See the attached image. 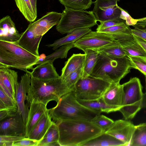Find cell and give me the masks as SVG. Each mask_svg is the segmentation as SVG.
I'll return each mask as SVG.
<instances>
[{
    "instance_id": "30",
    "label": "cell",
    "mask_w": 146,
    "mask_h": 146,
    "mask_svg": "<svg viewBox=\"0 0 146 146\" xmlns=\"http://www.w3.org/2000/svg\"><path fill=\"white\" fill-rule=\"evenodd\" d=\"M16 5L25 19L31 23L34 21L37 14L34 12L30 0H15Z\"/></svg>"
},
{
    "instance_id": "18",
    "label": "cell",
    "mask_w": 146,
    "mask_h": 146,
    "mask_svg": "<svg viewBox=\"0 0 146 146\" xmlns=\"http://www.w3.org/2000/svg\"><path fill=\"white\" fill-rule=\"evenodd\" d=\"M53 62L47 61L38 64L30 72L31 76L43 81L49 80L59 78L60 76L54 66Z\"/></svg>"
},
{
    "instance_id": "42",
    "label": "cell",
    "mask_w": 146,
    "mask_h": 146,
    "mask_svg": "<svg viewBox=\"0 0 146 146\" xmlns=\"http://www.w3.org/2000/svg\"><path fill=\"white\" fill-rule=\"evenodd\" d=\"M121 11L120 18L125 21V23L128 26L135 25L137 21V19H134L132 18L128 12L119 7Z\"/></svg>"
},
{
    "instance_id": "19",
    "label": "cell",
    "mask_w": 146,
    "mask_h": 146,
    "mask_svg": "<svg viewBox=\"0 0 146 146\" xmlns=\"http://www.w3.org/2000/svg\"><path fill=\"white\" fill-rule=\"evenodd\" d=\"M123 95V84H120L119 82H112L102 97L106 104L120 109L121 107Z\"/></svg>"
},
{
    "instance_id": "14",
    "label": "cell",
    "mask_w": 146,
    "mask_h": 146,
    "mask_svg": "<svg viewBox=\"0 0 146 146\" xmlns=\"http://www.w3.org/2000/svg\"><path fill=\"white\" fill-rule=\"evenodd\" d=\"M62 13L55 11L47 13L41 18L28 26L35 35L43 36L51 28L57 25L61 17Z\"/></svg>"
},
{
    "instance_id": "33",
    "label": "cell",
    "mask_w": 146,
    "mask_h": 146,
    "mask_svg": "<svg viewBox=\"0 0 146 146\" xmlns=\"http://www.w3.org/2000/svg\"><path fill=\"white\" fill-rule=\"evenodd\" d=\"M65 8L76 10H85L90 8L92 0H58Z\"/></svg>"
},
{
    "instance_id": "17",
    "label": "cell",
    "mask_w": 146,
    "mask_h": 146,
    "mask_svg": "<svg viewBox=\"0 0 146 146\" xmlns=\"http://www.w3.org/2000/svg\"><path fill=\"white\" fill-rule=\"evenodd\" d=\"M29 106L25 124L26 138L28 137L29 133L41 117L49 111L46 106L41 103H32L30 104Z\"/></svg>"
},
{
    "instance_id": "21",
    "label": "cell",
    "mask_w": 146,
    "mask_h": 146,
    "mask_svg": "<svg viewBox=\"0 0 146 146\" xmlns=\"http://www.w3.org/2000/svg\"><path fill=\"white\" fill-rule=\"evenodd\" d=\"M18 79L17 72L9 68H0V81L9 90L15 99L19 83Z\"/></svg>"
},
{
    "instance_id": "23",
    "label": "cell",
    "mask_w": 146,
    "mask_h": 146,
    "mask_svg": "<svg viewBox=\"0 0 146 146\" xmlns=\"http://www.w3.org/2000/svg\"><path fill=\"white\" fill-rule=\"evenodd\" d=\"M126 146L125 143L108 134L103 133L84 143L81 146Z\"/></svg>"
},
{
    "instance_id": "47",
    "label": "cell",
    "mask_w": 146,
    "mask_h": 146,
    "mask_svg": "<svg viewBox=\"0 0 146 146\" xmlns=\"http://www.w3.org/2000/svg\"><path fill=\"white\" fill-rule=\"evenodd\" d=\"M133 36L139 44L142 47L146 52V40L135 35H133Z\"/></svg>"
},
{
    "instance_id": "11",
    "label": "cell",
    "mask_w": 146,
    "mask_h": 146,
    "mask_svg": "<svg viewBox=\"0 0 146 146\" xmlns=\"http://www.w3.org/2000/svg\"><path fill=\"white\" fill-rule=\"evenodd\" d=\"M31 82V75L30 72H26L21 76L18 83L15 97L18 108L17 112L22 115L25 124L29 110V106L25 104V102L27 101L30 105L28 102L27 93Z\"/></svg>"
},
{
    "instance_id": "44",
    "label": "cell",
    "mask_w": 146,
    "mask_h": 146,
    "mask_svg": "<svg viewBox=\"0 0 146 146\" xmlns=\"http://www.w3.org/2000/svg\"><path fill=\"white\" fill-rule=\"evenodd\" d=\"M17 111V110H0V121L14 115Z\"/></svg>"
},
{
    "instance_id": "45",
    "label": "cell",
    "mask_w": 146,
    "mask_h": 146,
    "mask_svg": "<svg viewBox=\"0 0 146 146\" xmlns=\"http://www.w3.org/2000/svg\"><path fill=\"white\" fill-rule=\"evenodd\" d=\"M135 27L146 29V17L138 19L136 24L134 25Z\"/></svg>"
},
{
    "instance_id": "12",
    "label": "cell",
    "mask_w": 146,
    "mask_h": 146,
    "mask_svg": "<svg viewBox=\"0 0 146 146\" xmlns=\"http://www.w3.org/2000/svg\"><path fill=\"white\" fill-rule=\"evenodd\" d=\"M25 124L17 111L14 115L1 121L0 135L25 137Z\"/></svg>"
},
{
    "instance_id": "41",
    "label": "cell",
    "mask_w": 146,
    "mask_h": 146,
    "mask_svg": "<svg viewBox=\"0 0 146 146\" xmlns=\"http://www.w3.org/2000/svg\"><path fill=\"white\" fill-rule=\"evenodd\" d=\"M39 141L28 138L24 139L15 142L13 146H38Z\"/></svg>"
},
{
    "instance_id": "9",
    "label": "cell",
    "mask_w": 146,
    "mask_h": 146,
    "mask_svg": "<svg viewBox=\"0 0 146 146\" xmlns=\"http://www.w3.org/2000/svg\"><path fill=\"white\" fill-rule=\"evenodd\" d=\"M117 40L111 35L91 31L73 44L74 47L84 52L86 49L96 50L112 44Z\"/></svg>"
},
{
    "instance_id": "20",
    "label": "cell",
    "mask_w": 146,
    "mask_h": 146,
    "mask_svg": "<svg viewBox=\"0 0 146 146\" xmlns=\"http://www.w3.org/2000/svg\"><path fill=\"white\" fill-rule=\"evenodd\" d=\"M49 111L44 114L36 124L27 138L39 141L53 123Z\"/></svg>"
},
{
    "instance_id": "15",
    "label": "cell",
    "mask_w": 146,
    "mask_h": 146,
    "mask_svg": "<svg viewBox=\"0 0 146 146\" xmlns=\"http://www.w3.org/2000/svg\"><path fill=\"white\" fill-rule=\"evenodd\" d=\"M42 37L36 36L28 26L25 31L21 34L20 38L16 42L29 52L40 56L38 48Z\"/></svg>"
},
{
    "instance_id": "22",
    "label": "cell",
    "mask_w": 146,
    "mask_h": 146,
    "mask_svg": "<svg viewBox=\"0 0 146 146\" xmlns=\"http://www.w3.org/2000/svg\"><path fill=\"white\" fill-rule=\"evenodd\" d=\"M91 31V29L89 28L75 29L67 34L66 36L55 40L52 44L46 45V46L52 47L53 50H56L62 46L73 43Z\"/></svg>"
},
{
    "instance_id": "46",
    "label": "cell",
    "mask_w": 146,
    "mask_h": 146,
    "mask_svg": "<svg viewBox=\"0 0 146 146\" xmlns=\"http://www.w3.org/2000/svg\"><path fill=\"white\" fill-rule=\"evenodd\" d=\"M0 88H1L4 92L10 98L16 102V100L13 95L9 90L0 81Z\"/></svg>"
},
{
    "instance_id": "1",
    "label": "cell",
    "mask_w": 146,
    "mask_h": 146,
    "mask_svg": "<svg viewBox=\"0 0 146 146\" xmlns=\"http://www.w3.org/2000/svg\"><path fill=\"white\" fill-rule=\"evenodd\" d=\"M59 131L60 146H81L84 143L103 133L91 121L67 120L55 122Z\"/></svg>"
},
{
    "instance_id": "34",
    "label": "cell",
    "mask_w": 146,
    "mask_h": 146,
    "mask_svg": "<svg viewBox=\"0 0 146 146\" xmlns=\"http://www.w3.org/2000/svg\"><path fill=\"white\" fill-rule=\"evenodd\" d=\"M109 35H125L132 34L131 29L125 23L96 31Z\"/></svg>"
},
{
    "instance_id": "36",
    "label": "cell",
    "mask_w": 146,
    "mask_h": 146,
    "mask_svg": "<svg viewBox=\"0 0 146 146\" xmlns=\"http://www.w3.org/2000/svg\"><path fill=\"white\" fill-rule=\"evenodd\" d=\"M84 69V65L71 73L64 80L69 88L73 91L75 85L79 80L82 77Z\"/></svg>"
},
{
    "instance_id": "27",
    "label": "cell",
    "mask_w": 146,
    "mask_h": 146,
    "mask_svg": "<svg viewBox=\"0 0 146 146\" xmlns=\"http://www.w3.org/2000/svg\"><path fill=\"white\" fill-rule=\"evenodd\" d=\"M59 137L58 126L54 122L43 138L39 141L38 146H60L58 142Z\"/></svg>"
},
{
    "instance_id": "4",
    "label": "cell",
    "mask_w": 146,
    "mask_h": 146,
    "mask_svg": "<svg viewBox=\"0 0 146 146\" xmlns=\"http://www.w3.org/2000/svg\"><path fill=\"white\" fill-rule=\"evenodd\" d=\"M40 58L17 42L0 40V68H16L30 73L28 70H32Z\"/></svg>"
},
{
    "instance_id": "40",
    "label": "cell",
    "mask_w": 146,
    "mask_h": 146,
    "mask_svg": "<svg viewBox=\"0 0 146 146\" xmlns=\"http://www.w3.org/2000/svg\"><path fill=\"white\" fill-rule=\"evenodd\" d=\"M96 29V31L109 28L114 26L119 25L125 23V21L123 19L108 21L100 22Z\"/></svg>"
},
{
    "instance_id": "24",
    "label": "cell",
    "mask_w": 146,
    "mask_h": 146,
    "mask_svg": "<svg viewBox=\"0 0 146 146\" xmlns=\"http://www.w3.org/2000/svg\"><path fill=\"white\" fill-rule=\"evenodd\" d=\"M85 54H73L65 63L60 76L64 80L80 67L84 65Z\"/></svg>"
},
{
    "instance_id": "26",
    "label": "cell",
    "mask_w": 146,
    "mask_h": 146,
    "mask_svg": "<svg viewBox=\"0 0 146 146\" xmlns=\"http://www.w3.org/2000/svg\"><path fill=\"white\" fill-rule=\"evenodd\" d=\"M120 43L126 56H141L146 58V52L133 37Z\"/></svg>"
},
{
    "instance_id": "35",
    "label": "cell",
    "mask_w": 146,
    "mask_h": 146,
    "mask_svg": "<svg viewBox=\"0 0 146 146\" xmlns=\"http://www.w3.org/2000/svg\"><path fill=\"white\" fill-rule=\"evenodd\" d=\"M18 110L16 102L8 96L0 88V110Z\"/></svg>"
},
{
    "instance_id": "16",
    "label": "cell",
    "mask_w": 146,
    "mask_h": 146,
    "mask_svg": "<svg viewBox=\"0 0 146 146\" xmlns=\"http://www.w3.org/2000/svg\"><path fill=\"white\" fill-rule=\"evenodd\" d=\"M21 34L17 29L11 17L6 16L0 20V40L16 42Z\"/></svg>"
},
{
    "instance_id": "10",
    "label": "cell",
    "mask_w": 146,
    "mask_h": 146,
    "mask_svg": "<svg viewBox=\"0 0 146 146\" xmlns=\"http://www.w3.org/2000/svg\"><path fill=\"white\" fill-rule=\"evenodd\" d=\"M92 11L100 22L121 19V11L115 0H96Z\"/></svg>"
},
{
    "instance_id": "28",
    "label": "cell",
    "mask_w": 146,
    "mask_h": 146,
    "mask_svg": "<svg viewBox=\"0 0 146 146\" xmlns=\"http://www.w3.org/2000/svg\"><path fill=\"white\" fill-rule=\"evenodd\" d=\"M84 52L85 58L82 77L83 78L90 76L96 64L98 54L97 52L91 49H86Z\"/></svg>"
},
{
    "instance_id": "25",
    "label": "cell",
    "mask_w": 146,
    "mask_h": 146,
    "mask_svg": "<svg viewBox=\"0 0 146 146\" xmlns=\"http://www.w3.org/2000/svg\"><path fill=\"white\" fill-rule=\"evenodd\" d=\"M77 100L80 103L87 108L100 113L105 112L109 113L119 111V110L117 107L106 104L102 97L94 100Z\"/></svg>"
},
{
    "instance_id": "29",
    "label": "cell",
    "mask_w": 146,
    "mask_h": 146,
    "mask_svg": "<svg viewBox=\"0 0 146 146\" xmlns=\"http://www.w3.org/2000/svg\"><path fill=\"white\" fill-rule=\"evenodd\" d=\"M129 146H146V122L135 125Z\"/></svg>"
},
{
    "instance_id": "7",
    "label": "cell",
    "mask_w": 146,
    "mask_h": 146,
    "mask_svg": "<svg viewBox=\"0 0 146 146\" xmlns=\"http://www.w3.org/2000/svg\"><path fill=\"white\" fill-rule=\"evenodd\" d=\"M56 30L62 34H68L79 29L92 27L98 21L92 11L76 10L65 8Z\"/></svg>"
},
{
    "instance_id": "39",
    "label": "cell",
    "mask_w": 146,
    "mask_h": 146,
    "mask_svg": "<svg viewBox=\"0 0 146 146\" xmlns=\"http://www.w3.org/2000/svg\"><path fill=\"white\" fill-rule=\"evenodd\" d=\"M25 137L17 136L0 135V146H13V144L15 142Z\"/></svg>"
},
{
    "instance_id": "49",
    "label": "cell",
    "mask_w": 146,
    "mask_h": 146,
    "mask_svg": "<svg viewBox=\"0 0 146 146\" xmlns=\"http://www.w3.org/2000/svg\"><path fill=\"white\" fill-rule=\"evenodd\" d=\"M145 83H146V76H145Z\"/></svg>"
},
{
    "instance_id": "32",
    "label": "cell",
    "mask_w": 146,
    "mask_h": 146,
    "mask_svg": "<svg viewBox=\"0 0 146 146\" xmlns=\"http://www.w3.org/2000/svg\"><path fill=\"white\" fill-rule=\"evenodd\" d=\"M73 47H74V46L73 43L62 46L52 54L43 58H40L36 64H39L47 61H54L58 58H66L68 51Z\"/></svg>"
},
{
    "instance_id": "5",
    "label": "cell",
    "mask_w": 146,
    "mask_h": 146,
    "mask_svg": "<svg viewBox=\"0 0 146 146\" xmlns=\"http://www.w3.org/2000/svg\"><path fill=\"white\" fill-rule=\"evenodd\" d=\"M132 68L126 56L121 57L98 53L96 64L90 77L100 78L110 82H119Z\"/></svg>"
},
{
    "instance_id": "8",
    "label": "cell",
    "mask_w": 146,
    "mask_h": 146,
    "mask_svg": "<svg viewBox=\"0 0 146 146\" xmlns=\"http://www.w3.org/2000/svg\"><path fill=\"white\" fill-rule=\"evenodd\" d=\"M111 83L99 78L81 77L72 91L77 100H95L102 96Z\"/></svg>"
},
{
    "instance_id": "2",
    "label": "cell",
    "mask_w": 146,
    "mask_h": 146,
    "mask_svg": "<svg viewBox=\"0 0 146 146\" xmlns=\"http://www.w3.org/2000/svg\"><path fill=\"white\" fill-rule=\"evenodd\" d=\"M57 103L55 107L49 109V114L54 122L67 120L91 121L101 114L80 103L73 91L62 96Z\"/></svg>"
},
{
    "instance_id": "50",
    "label": "cell",
    "mask_w": 146,
    "mask_h": 146,
    "mask_svg": "<svg viewBox=\"0 0 146 146\" xmlns=\"http://www.w3.org/2000/svg\"><path fill=\"white\" fill-rule=\"evenodd\" d=\"M116 0V1H119L120 0Z\"/></svg>"
},
{
    "instance_id": "13",
    "label": "cell",
    "mask_w": 146,
    "mask_h": 146,
    "mask_svg": "<svg viewBox=\"0 0 146 146\" xmlns=\"http://www.w3.org/2000/svg\"><path fill=\"white\" fill-rule=\"evenodd\" d=\"M135 128V125L128 120L119 119L113 123L105 132L123 141L129 146Z\"/></svg>"
},
{
    "instance_id": "31",
    "label": "cell",
    "mask_w": 146,
    "mask_h": 146,
    "mask_svg": "<svg viewBox=\"0 0 146 146\" xmlns=\"http://www.w3.org/2000/svg\"><path fill=\"white\" fill-rule=\"evenodd\" d=\"M94 50L98 53L105 55L117 57L126 56L120 42L118 40L112 44Z\"/></svg>"
},
{
    "instance_id": "48",
    "label": "cell",
    "mask_w": 146,
    "mask_h": 146,
    "mask_svg": "<svg viewBox=\"0 0 146 146\" xmlns=\"http://www.w3.org/2000/svg\"><path fill=\"white\" fill-rule=\"evenodd\" d=\"M35 13L37 14L36 3L37 0H30Z\"/></svg>"
},
{
    "instance_id": "3",
    "label": "cell",
    "mask_w": 146,
    "mask_h": 146,
    "mask_svg": "<svg viewBox=\"0 0 146 146\" xmlns=\"http://www.w3.org/2000/svg\"><path fill=\"white\" fill-rule=\"evenodd\" d=\"M72 91L60 76L47 81L37 79L31 76L30 87L27 93L28 102L38 103L46 106L51 101L57 102L65 94Z\"/></svg>"
},
{
    "instance_id": "43",
    "label": "cell",
    "mask_w": 146,
    "mask_h": 146,
    "mask_svg": "<svg viewBox=\"0 0 146 146\" xmlns=\"http://www.w3.org/2000/svg\"><path fill=\"white\" fill-rule=\"evenodd\" d=\"M131 31L133 35L139 37L146 40V29L135 27L131 29Z\"/></svg>"
},
{
    "instance_id": "6",
    "label": "cell",
    "mask_w": 146,
    "mask_h": 146,
    "mask_svg": "<svg viewBox=\"0 0 146 146\" xmlns=\"http://www.w3.org/2000/svg\"><path fill=\"white\" fill-rule=\"evenodd\" d=\"M123 85V98L119 111L125 119H131L141 109L146 108V91L143 92L140 80L136 77Z\"/></svg>"
},
{
    "instance_id": "38",
    "label": "cell",
    "mask_w": 146,
    "mask_h": 146,
    "mask_svg": "<svg viewBox=\"0 0 146 146\" xmlns=\"http://www.w3.org/2000/svg\"><path fill=\"white\" fill-rule=\"evenodd\" d=\"M91 121L100 128L104 132L108 130L114 122L112 119L101 114L94 117Z\"/></svg>"
},
{
    "instance_id": "37",
    "label": "cell",
    "mask_w": 146,
    "mask_h": 146,
    "mask_svg": "<svg viewBox=\"0 0 146 146\" xmlns=\"http://www.w3.org/2000/svg\"><path fill=\"white\" fill-rule=\"evenodd\" d=\"M127 56L130 60L132 68L139 70L146 76V58L141 56Z\"/></svg>"
}]
</instances>
